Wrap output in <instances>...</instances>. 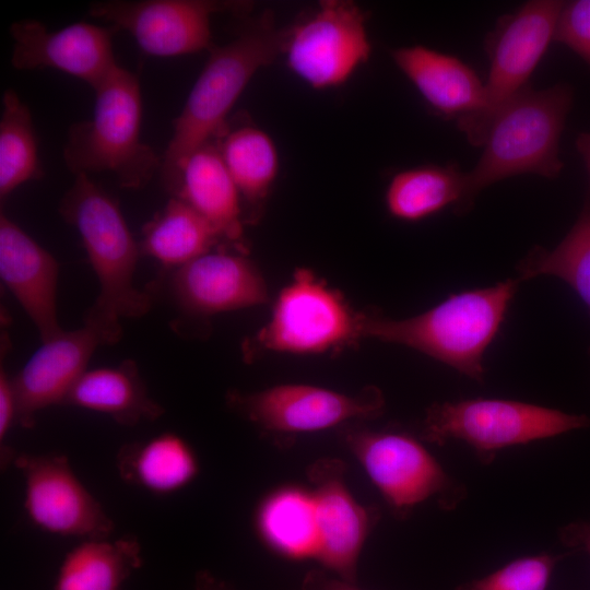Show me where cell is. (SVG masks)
I'll return each mask as SVG.
<instances>
[{
	"mask_svg": "<svg viewBox=\"0 0 590 590\" xmlns=\"http://www.w3.org/2000/svg\"><path fill=\"white\" fill-rule=\"evenodd\" d=\"M286 27L275 26L270 12L246 22L225 45H213L162 155L161 178L173 196L191 153L224 129L228 115L255 73L283 51Z\"/></svg>",
	"mask_w": 590,
	"mask_h": 590,
	"instance_id": "1",
	"label": "cell"
},
{
	"mask_svg": "<svg viewBox=\"0 0 590 590\" xmlns=\"http://www.w3.org/2000/svg\"><path fill=\"white\" fill-rule=\"evenodd\" d=\"M58 211L73 226L97 278L99 293L85 315L103 345L117 343L122 335L120 320L148 314L152 297L133 284L141 255L117 202L90 175H75Z\"/></svg>",
	"mask_w": 590,
	"mask_h": 590,
	"instance_id": "2",
	"label": "cell"
},
{
	"mask_svg": "<svg viewBox=\"0 0 590 590\" xmlns=\"http://www.w3.org/2000/svg\"><path fill=\"white\" fill-rule=\"evenodd\" d=\"M520 280L450 295L404 319L362 312V337L414 349L462 375L483 381V357L505 319Z\"/></svg>",
	"mask_w": 590,
	"mask_h": 590,
	"instance_id": "3",
	"label": "cell"
},
{
	"mask_svg": "<svg viewBox=\"0 0 590 590\" xmlns=\"http://www.w3.org/2000/svg\"><path fill=\"white\" fill-rule=\"evenodd\" d=\"M573 103V90L528 85L493 120L474 168L465 173V192L456 209L463 213L484 188L503 179L536 174L555 178L563 168L559 139Z\"/></svg>",
	"mask_w": 590,
	"mask_h": 590,
	"instance_id": "4",
	"label": "cell"
},
{
	"mask_svg": "<svg viewBox=\"0 0 590 590\" xmlns=\"http://www.w3.org/2000/svg\"><path fill=\"white\" fill-rule=\"evenodd\" d=\"M93 117L72 125L63 148L75 175L113 173L125 189H141L161 169L162 156L140 139L139 74L119 64L96 87Z\"/></svg>",
	"mask_w": 590,
	"mask_h": 590,
	"instance_id": "5",
	"label": "cell"
},
{
	"mask_svg": "<svg viewBox=\"0 0 590 590\" xmlns=\"http://www.w3.org/2000/svg\"><path fill=\"white\" fill-rule=\"evenodd\" d=\"M362 312L307 268L297 269L280 291L268 322L244 345L250 359L259 352L319 355L355 344Z\"/></svg>",
	"mask_w": 590,
	"mask_h": 590,
	"instance_id": "6",
	"label": "cell"
},
{
	"mask_svg": "<svg viewBox=\"0 0 590 590\" xmlns=\"http://www.w3.org/2000/svg\"><path fill=\"white\" fill-rule=\"evenodd\" d=\"M590 425L586 415L505 399H467L432 404L422 426V439L445 445L468 444L482 462L497 451L552 438Z\"/></svg>",
	"mask_w": 590,
	"mask_h": 590,
	"instance_id": "7",
	"label": "cell"
},
{
	"mask_svg": "<svg viewBox=\"0 0 590 590\" xmlns=\"http://www.w3.org/2000/svg\"><path fill=\"white\" fill-rule=\"evenodd\" d=\"M564 1L531 0L503 16L487 39L489 73L482 108L457 121L472 145L482 146L499 111L529 85L554 40Z\"/></svg>",
	"mask_w": 590,
	"mask_h": 590,
	"instance_id": "8",
	"label": "cell"
},
{
	"mask_svg": "<svg viewBox=\"0 0 590 590\" xmlns=\"http://www.w3.org/2000/svg\"><path fill=\"white\" fill-rule=\"evenodd\" d=\"M344 439L400 518L428 499H436L444 509H452L464 497L462 485L453 481L430 452L408 434L351 429L345 432Z\"/></svg>",
	"mask_w": 590,
	"mask_h": 590,
	"instance_id": "9",
	"label": "cell"
},
{
	"mask_svg": "<svg viewBox=\"0 0 590 590\" xmlns=\"http://www.w3.org/2000/svg\"><path fill=\"white\" fill-rule=\"evenodd\" d=\"M366 22L353 1H320L286 27L282 55L287 68L315 90L343 85L370 57Z\"/></svg>",
	"mask_w": 590,
	"mask_h": 590,
	"instance_id": "10",
	"label": "cell"
},
{
	"mask_svg": "<svg viewBox=\"0 0 590 590\" xmlns=\"http://www.w3.org/2000/svg\"><path fill=\"white\" fill-rule=\"evenodd\" d=\"M231 409L261 429L274 433H310L328 429L352 420H371L385 410L378 388L357 393L306 385L282 384L256 392L231 391Z\"/></svg>",
	"mask_w": 590,
	"mask_h": 590,
	"instance_id": "11",
	"label": "cell"
},
{
	"mask_svg": "<svg viewBox=\"0 0 590 590\" xmlns=\"http://www.w3.org/2000/svg\"><path fill=\"white\" fill-rule=\"evenodd\" d=\"M13 465L24 480V510L38 529L55 535L109 538L115 522L73 471L66 455L19 453Z\"/></svg>",
	"mask_w": 590,
	"mask_h": 590,
	"instance_id": "12",
	"label": "cell"
},
{
	"mask_svg": "<svg viewBox=\"0 0 590 590\" xmlns=\"http://www.w3.org/2000/svg\"><path fill=\"white\" fill-rule=\"evenodd\" d=\"M249 4L209 0L95 1L88 15L128 31L139 47L157 57H173L210 49L211 16L229 11L243 14Z\"/></svg>",
	"mask_w": 590,
	"mask_h": 590,
	"instance_id": "13",
	"label": "cell"
},
{
	"mask_svg": "<svg viewBox=\"0 0 590 590\" xmlns=\"http://www.w3.org/2000/svg\"><path fill=\"white\" fill-rule=\"evenodd\" d=\"M169 292L186 316L209 318L264 305L267 281L247 252L215 250L172 269Z\"/></svg>",
	"mask_w": 590,
	"mask_h": 590,
	"instance_id": "14",
	"label": "cell"
},
{
	"mask_svg": "<svg viewBox=\"0 0 590 590\" xmlns=\"http://www.w3.org/2000/svg\"><path fill=\"white\" fill-rule=\"evenodd\" d=\"M114 30L78 22L50 31L36 20L16 21L10 26L11 63L19 70H60L96 88L118 66L113 50Z\"/></svg>",
	"mask_w": 590,
	"mask_h": 590,
	"instance_id": "15",
	"label": "cell"
},
{
	"mask_svg": "<svg viewBox=\"0 0 590 590\" xmlns=\"http://www.w3.org/2000/svg\"><path fill=\"white\" fill-rule=\"evenodd\" d=\"M344 474L345 464L339 459L318 460L307 471L318 532L315 559L334 576L355 583L373 514L351 494Z\"/></svg>",
	"mask_w": 590,
	"mask_h": 590,
	"instance_id": "16",
	"label": "cell"
},
{
	"mask_svg": "<svg viewBox=\"0 0 590 590\" xmlns=\"http://www.w3.org/2000/svg\"><path fill=\"white\" fill-rule=\"evenodd\" d=\"M99 345L103 342L98 334L85 324L75 330L62 329L42 341V345L12 377L17 402V424L32 428L39 411L51 405H62Z\"/></svg>",
	"mask_w": 590,
	"mask_h": 590,
	"instance_id": "17",
	"label": "cell"
},
{
	"mask_svg": "<svg viewBox=\"0 0 590 590\" xmlns=\"http://www.w3.org/2000/svg\"><path fill=\"white\" fill-rule=\"evenodd\" d=\"M57 260L5 213L0 214V276L35 324L40 341L62 330L57 316Z\"/></svg>",
	"mask_w": 590,
	"mask_h": 590,
	"instance_id": "18",
	"label": "cell"
},
{
	"mask_svg": "<svg viewBox=\"0 0 590 590\" xmlns=\"http://www.w3.org/2000/svg\"><path fill=\"white\" fill-rule=\"evenodd\" d=\"M391 57L439 116L458 121L482 108L485 85L472 67L456 56L415 45L393 49Z\"/></svg>",
	"mask_w": 590,
	"mask_h": 590,
	"instance_id": "19",
	"label": "cell"
},
{
	"mask_svg": "<svg viewBox=\"0 0 590 590\" xmlns=\"http://www.w3.org/2000/svg\"><path fill=\"white\" fill-rule=\"evenodd\" d=\"M172 197L182 200L202 215L225 244L247 252L239 193L213 140L188 157Z\"/></svg>",
	"mask_w": 590,
	"mask_h": 590,
	"instance_id": "20",
	"label": "cell"
},
{
	"mask_svg": "<svg viewBox=\"0 0 590 590\" xmlns=\"http://www.w3.org/2000/svg\"><path fill=\"white\" fill-rule=\"evenodd\" d=\"M213 141L239 193L245 225L257 223L279 175L274 141L252 123L229 120Z\"/></svg>",
	"mask_w": 590,
	"mask_h": 590,
	"instance_id": "21",
	"label": "cell"
},
{
	"mask_svg": "<svg viewBox=\"0 0 590 590\" xmlns=\"http://www.w3.org/2000/svg\"><path fill=\"white\" fill-rule=\"evenodd\" d=\"M62 405L102 413L123 426L156 421L164 408L152 399L137 364L126 359L117 366L86 369Z\"/></svg>",
	"mask_w": 590,
	"mask_h": 590,
	"instance_id": "22",
	"label": "cell"
},
{
	"mask_svg": "<svg viewBox=\"0 0 590 590\" xmlns=\"http://www.w3.org/2000/svg\"><path fill=\"white\" fill-rule=\"evenodd\" d=\"M116 465L123 482L161 496L187 487L200 472L191 445L173 432L123 445L117 452Z\"/></svg>",
	"mask_w": 590,
	"mask_h": 590,
	"instance_id": "23",
	"label": "cell"
},
{
	"mask_svg": "<svg viewBox=\"0 0 590 590\" xmlns=\"http://www.w3.org/2000/svg\"><path fill=\"white\" fill-rule=\"evenodd\" d=\"M142 563V547L134 534L83 539L66 554L54 590H121Z\"/></svg>",
	"mask_w": 590,
	"mask_h": 590,
	"instance_id": "24",
	"label": "cell"
},
{
	"mask_svg": "<svg viewBox=\"0 0 590 590\" xmlns=\"http://www.w3.org/2000/svg\"><path fill=\"white\" fill-rule=\"evenodd\" d=\"M221 241L217 231L202 215L172 197L143 226L139 245L141 255L172 270L212 251Z\"/></svg>",
	"mask_w": 590,
	"mask_h": 590,
	"instance_id": "25",
	"label": "cell"
},
{
	"mask_svg": "<svg viewBox=\"0 0 590 590\" xmlns=\"http://www.w3.org/2000/svg\"><path fill=\"white\" fill-rule=\"evenodd\" d=\"M464 192L465 173L457 165H423L393 175L385 192V204L392 217L418 222L449 205L457 209Z\"/></svg>",
	"mask_w": 590,
	"mask_h": 590,
	"instance_id": "26",
	"label": "cell"
},
{
	"mask_svg": "<svg viewBox=\"0 0 590 590\" xmlns=\"http://www.w3.org/2000/svg\"><path fill=\"white\" fill-rule=\"evenodd\" d=\"M256 524L260 536L280 555L315 559L318 532L311 492L286 487L274 492L258 508Z\"/></svg>",
	"mask_w": 590,
	"mask_h": 590,
	"instance_id": "27",
	"label": "cell"
},
{
	"mask_svg": "<svg viewBox=\"0 0 590 590\" xmlns=\"http://www.w3.org/2000/svg\"><path fill=\"white\" fill-rule=\"evenodd\" d=\"M43 174L31 110L14 90H7L0 119L1 201L19 186L42 178Z\"/></svg>",
	"mask_w": 590,
	"mask_h": 590,
	"instance_id": "28",
	"label": "cell"
},
{
	"mask_svg": "<svg viewBox=\"0 0 590 590\" xmlns=\"http://www.w3.org/2000/svg\"><path fill=\"white\" fill-rule=\"evenodd\" d=\"M517 271L520 281L540 275L564 280L580 296L590 314V200L554 249L534 248L518 264Z\"/></svg>",
	"mask_w": 590,
	"mask_h": 590,
	"instance_id": "29",
	"label": "cell"
},
{
	"mask_svg": "<svg viewBox=\"0 0 590 590\" xmlns=\"http://www.w3.org/2000/svg\"><path fill=\"white\" fill-rule=\"evenodd\" d=\"M558 558L550 554L520 557L456 590H546Z\"/></svg>",
	"mask_w": 590,
	"mask_h": 590,
	"instance_id": "30",
	"label": "cell"
},
{
	"mask_svg": "<svg viewBox=\"0 0 590 590\" xmlns=\"http://www.w3.org/2000/svg\"><path fill=\"white\" fill-rule=\"evenodd\" d=\"M554 40L567 46L590 66V0L564 2Z\"/></svg>",
	"mask_w": 590,
	"mask_h": 590,
	"instance_id": "31",
	"label": "cell"
},
{
	"mask_svg": "<svg viewBox=\"0 0 590 590\" xmlns=\"http://www.w3.org/2000/svg\"><path fill=\"white\" fill-rule=\"evenodd\" d=\"M17 424V402L12 377L1 368L0 373V444L1 463L7 467L16 453L9 451L5 439L11 428Z\"/></svg>",
	"mask_w": 590,
	"mask_h": 590,
	"instance_id": "32",
	"label": "cell"
},
{
	"mask_svg": "<svg viewBox=\"0 0 590 590\" xmlns=\"http://www.w3.org/2000/svg\"><path fill=\"white\" fill-rule=\"evenodd\" d=\"M302 590H361L355 583L345 581L324 570H310L306 574Z\"/></svg>",
	"mask_w": 590,
	"mask_h": 590,
	"instance_id": "33",
	"label": "cell"
},
{
	"mask_svg": "<svg viewBox=\"0 0 590 590\" xmlns=\"http://www.w3.org/2000/svg\"><path fill=\"white\" fill-rule=\"evenodd\" d=\"M562 542L569 547H577L590 555V522H575L560 530Z\"/></svg>",
	"mask_w": 590,
	"mask_h": 590,
	"instance_id": "34",
	"label": "cell"
},
{
	"mask_svg": "<svg viewBox=\"0 0 590 590\" xmlns=\"http://www.w3.org/2000/svg\"><path fill=\"white\" fill-rule=\"evenodd\" d=\"M196 590H231L223 581L209 571H199L196 576Z\"/></svg>",
	"mask_w": 590,
	"mask_h": 590,
	"instance_id": "35",
	"label": "cell"
},
{
	"mask_svg": "<svg viewBox=\"0 0 590 590\" xmlns=\"http://www.w3.org/2000/svg\"><path fill=\"white\" fill-rule=\"evenodd\" d=\"M576 148L581 155L590 177V133H581L576 140Z\"/></svg>",
	"mask_w": 590,
	"mask_h": 590,
	"instance_id": "36",
	"label": "cell"
}]
</instances>
